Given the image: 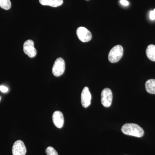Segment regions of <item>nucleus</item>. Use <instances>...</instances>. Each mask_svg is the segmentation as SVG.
<instances>
[{
  "instance_id": "nucleus-12",
  "label": "nucleus",
  "mask_w": 155,
  "mask_h": 155,
  "mask_svg": "<svg viewBox=\"0 0 155 155\" xmlns=\"http://www.w3.org/2000/svg\"><path fill=\"white\" fill-rule=\"evenodd\" d=\"M147 57L150 60L155 61V45H150L147 48L146 50Z\"/></svg>"
},
{
  "instance_id": "nucleus-13",
  "label": "nucleus",
  "mask_w": 155,
  "mask_h": 155,
  "mask_svg": "<svg viewBox=\"0 0 155 155\" xmlns=\"http://www.w3.org/2000/svg\"><path fill=\"white\" fill-rule=\"evenodd\" d=\"M11 3L10 0H0V7L6 10L11 8Z\"/></svg>"
},
{
  "instance_id": "nucleus-4",
  "label": "nucleus",
  "mask_w": 155,
  "mask_h": 155,
  "mask_svg": "<svg viewBox=\"0 0 155 155\" xmlns=\"http://www.w3.org/2000/svg\"><path fill=\"white\" fill-rule=\"evenodd\" d=\"M101 103L104 107H109L111 105L113 101V93L110 88L104 89L101 92Z\"/></svg>"
},
{
  "instance_id": "nucleus-2",
  "label": "nucleus",
  "mask_w": 155,
  "mask_h": 155,
  "mask_svg": "<svg viewBox=\"0 0 155 155\" xmlns=\"http://www.w3.org/2000/svg\"><path fill=\"white\" fill-rule=\"evenodd\" d=\"M123 54V47L120 45H117L110 51L108 55V59L111 63H117L122 58Z\"/></svg>"
},
{
  "instance_id": "nucleus-11",
  "label": "nucleus",
  "mask_w": 155,
  "mask_h": 155,
  "mask_svg": "<svg viewBox=\"0 0 155 155\" xmlns=\"http://www.w3.org/2000/svg\"><path fill=\"white\" fill-rule=\"evenodd\" d=\"M145 88L148 93L155 94V79H150L147 81L145 83Z\"/></svg>"
},
{
  "instance_id": "nucleus-17",
  "label": "nucleus",
  "mask_w": 155,
  "mask_h": 155,
  "mask_svg": "<svg viewBox=\"0 0 155 155\" xmlns=\"http://www.w3.org/2000/svg\"><path fill=\"white\" fill-rule=\"evenodd\" d=\"M120 3L123 5L125 6H128V5H129V3L126 0H121L120 1Z\"/></svg>"
},
{
  "instance_id": "nucleus-10",
  "label": "nucleus",
  "mask_w": 155,
  "mask_h": 155,
  "mask_svg": "<svg viewBox=\"0 0 155 155\" xmlns=\"http://www.w3.org/2000/svg\"><path fill=\"white\" fill-rule=\"evenodd\" d=\"M39 2L42 5L49 6L51 7H59L63 3V0H39Z\"/></svg>"
},
{
  "instance_id": "nucleus-3",
  "label": "nucleus",
  "mask_w": 155,
  "mask_h": 155,
  "mask_svg": "<svg viewBox=\"0 0 155 155\" xmlns=\"http://www.w3.org/2000/svg\"><path fill=\"white\" fill-rule=\"evenodd\" d=\"M65 70V63L63 58H58L54 63L52 68L53 75L59 77L64 74Z\"/></svg>"
},
{
  "instance_id": "nucleus-15",
  "label": "nucleus",
  "mask_w": 155,
  "mask_h": 155,
  "mask_svg": "<svg viewBox=\"0 0 155 155\" xmlns=\"http://www.w3.org/2000/svg\"><path fill=\"white\" fill-rule=\"evenodd\" d=\"M150 19L151 20L155 19V9L153 11H150Z\"/></svg>"
},
{
  "instance_id": "nucleus-7",
  "label": "nucleus",
  "mask_w": 155,
  "mask_h": 155,
  "mask_svg": "<svg viewBox=\"0 0 155 155\" xmlns=\"http://www.w3.org/2000/svg\"><path fill=\"white\" fill-rule=\"evenodd\" d=\"M26 153V147L22 140H18L14 143L12 147L13 155H25Z\"/></svg>"
},
{
  "instance_id": "nucleus-6",
  "label": "nucleus",
  "mask_w": 155,
  "mask_h": 155,
  "mask_svg": "<svg viewBox=\"0 0 155 155\" xmlns=\"http://www.w3.org/2000/svg\"><path fill=\"white\" fill-rule=\"evenodd\" d=\"M23 51L24 53L30 58L36 56L37 51L34 47V43L31 40H28L23 44Z\"/></svg>"
},
{
  "instance_id": "nucleus-14",
  "label": "nucleus",
  "mask_w": 155,
  "mask_h": 155,
  "mask_svg": "<svg viewBox=\"0 0 155 155\" xmlns=\"http://www.w3.org/2000/svg\"><path fill=\"white\" fill-rule=\"evenodd\" d=\"M47 155H58V152L54 148L51 147H48L46 150Z\"/></svg>"
},
{
  "instance_id": "nucleus-18",
  "label": "nucleus",
  "mask_w": 155,
  "mask_h": 155,
  "mask_svg": "<svg viewBox=\"0 0 155 155\" xmlns=\"http://www.w3.org/2000/svg\"><path fill=\"white\" fill-rule=\"evenodd\" d=\"M0 100H1V97H0Z\"/></svg>"
},
{
  "instance_id": "nucleus-8",
  "label": "nucleus",
  "mask_w": 155,
  "mask_h": 155,
  "mask_svg": "<svg viewBox=\"0 0 155 155\" xmlns=\"http://www.w3.org/2000/svg\"><path fill=\"white\" fill-rule=\"evenodd\" d=\"M91 95L89 88L85 87L83 88L81 94V103L84 108H87L91 104Z\"/></svg>"
},
{
  "instance_id": "nucleus-5",
  "label": "nucleus",
  "mask_w": 155,
  "mask_h": 155,
  "mask_svg": "<svg viewBox=\"0 0 155 155\" xmlns=\"http://www.w3.org/2000/svg\"><path fill=\"white\" fill-rule=\"evenodd\" d=\"M76 34L79 39L83 42H87L91 40V32L85 27L82 26L78 27L76 31Z\"/></svg>"
},
{
  "instance_id": "nucleus-9",
  "label": "nucleus",
  "mask_w": 155,
  "mask_h": 155,
  "mask_svg": "<svg viewBox=\"0 0 155 155\" xmlns=\"http://www.w3.org/2000/svg\"><path fill=\"white\" fill-rule=\"evenodd\" d=\"M53 122L56 127L59 128L63 127L64 123V116L61 111L54 112L52 116Z\"/></svg>"
},
{
  "instance_id": "nucleus-16",
  "label": "nucleus",
  "mask_w": 155,
  "mask_h": 155,
  "mask_svg": "<svg viewBox=\"0 0 155 155\" xmlns=\"http://www.w3.org/2000/svg\"><path fill=\"white\" fill-rule=\"evenodd\" d=\"M0 91L3 93H6L8 91V89L5 86L1 85L0 86Z\"/></svg>"
},
{
  "instance_id": "nucleus-1",
  "label": "nucleus",
  "mask_w": 155,
  "mask_h": 155,
  "mask_svg": "<svg viewBox=\"0 0 155 155\" xmlns=\"http://www.w3.org/2000/svg\"><path fill=\"white\" fill-rule=\"evenodd\" d=\"M122 132L126 135L141 137L144 135V130L141 127L134 123H127L122 126Z\"/></svg>"
}]
</instances>
